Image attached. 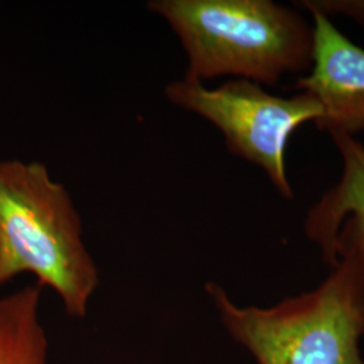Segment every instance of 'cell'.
<instances>
[{"instance_id":"obj_8","label":"cell","mask_w":364,"mask_h":364,"mask_svg":"<svg viewBox=\"0 0 364 364\" xmlns=\"http://www.w3.org/2000/svg\"><path fill=\"white\" fill-rule=\"evenodd\" d=\"M296 7L326 16H343L364 30V0H299Z\"/></svg>"},{"instance_id":"obj_7","label":"cell","mask_w":364,"mask_h":364,"mask_svg":"<svg viewBox=\"0 0 364 364\" xmlns=\"http://www.w3.org/2000/svg\"><path fill=\"white\" fill-rule=\"evenodd\" d=\"M43 287L28 285L0 297V364H48V338L39 320Z\"/></svg>"},{"instance_id":"obj_1","label":"cell","mask_w":364,"mask_h":364,"mask_svg":"<svg viewBox=\"0 0 364 364\" xmlns=\"http://www.w3.org/2000/svg\"><path fill=\"white\" fill-rule=\"evenodd\" d=\"M147 9L181 41L188 81L234 76L275 87L312 68L313 25L293 7L273 0H153Z\"/></svg>"},{"instance_id":"obj_5","label":"cell","mask_w":364,"mask_h":364,"mask_svg":"<svg viewBox=\"0 0 364 364\" xmlns=\"http://www.w3.org/2000/svg\"><path fill=\"white\" fill-rule=\"evenodd\" d=\"M313 64L293 88L312 95L321 107L318 130L356 136L364 131V49L338 30L332 18L317 11Z\"/></svg>"},{"instance_id":"obj_2","label":"cell","mask_w":364,"mask_h":364,"mask_svg":"<svg viewBox=\"0 0 364 364\" xmlns=\"http://www.w3.org/2000/svg\"><path fill=\"white\" fill-rule=\"evenodd\" d=\"M22 273L52 287L69 316L84 318L99 272L82 242L69 192L41 162L0 161V287Z\"/></svg>"},{"instance_id":"obj_3","label":"cell","mask_w":364,"mask_h":364,"mask_svg":"<svg viewBox=\"0 0 364 364\" xmlns=\"http://www.w3.org/2000/svg\"><path fill=\"white\" fill-rule=\"evenodd\" d=\"M205 291L258 364H364V269L355 260H338L318 287L269 308L239 306L216 282Z\"/></svg>"},{"instance_id":"obj_4","label":"cell","mask_w":364,"mask_h":364,"mask_svg":"<svg viewBox=\"0 0 364 364\" xmlns=\"http://www.w3.org/2000/svg\"><path fill=\"white\" fill-rule=\"evenodd\" d=\"M170 103L204 117L220 131L230 153L263 170L285 200L294 197L287 170V147L305 123H316L321 107L312 95L282 97L262 85L235 78L218 88L182 78L165 90Z\"/></svg>"},{"instance_id":"obj_6","label":"cell","mask_w":364,"mask_h":364,"mask_svg":"<svg viewBox=\"0 0 364 364\" xmlns=\"http://www.w3.org/2000/svg\"><path fill=\"white\" fill-rule=\"evenodd\" d=\"M329 136L340 154L341 174L306 212L304 231L331 267L352 259L364 269V144L346 134Z\"/></svg>"}]
</instances>
